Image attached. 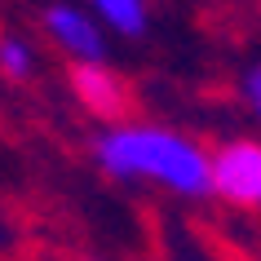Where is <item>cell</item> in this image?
Instances as JSON below:
<instances>
[{
  "label": "cell",
  "instance_id": "5b68a950",
  "mask_svg": "<svg viewBox=\"0 0 261 261\" xmlns=\"http://www.w3.org/2000/svg\"><path fill=\"white\" fill-rule=\"evenodd\" d=\"M89 14L102 22V31H115L124 40H142L151 27L146 0H89Z\"/></svg>",
  "mask_w": 261,
  "mask_h": 261
},
{
  "label": "cell",
  "instance_id": "8992f818",
  "mask_svg": "<svg viewBox=\"0 0 261 261\" xmlns=\"http://www.w3.org/2000/svg\"><path fill=\"white\" fill-rule=\"evenodd\" d=\"M0 75L14 84H27L36 75V49L27 36H0Z\"/></svg>",
  "mask_w": 261,
  "mask_h": 261
},
{
  "label": "cell",
  "instance_id": "3957f363",
  "mask_svg": "<svg viewBox=\"0 0 261 261\" xmlns=\"http://www.w3.org/2000/svg\"><path fill=\"white\" fill-rule=\"evenodd\" d=\"M40 27L62 58H71V62H107V31L89 9L67 5V0L49 5L40 14Z\"/></svg>",
  "mask_w": 261,
  "mask_h": 261
},
{
  "label": "cell",
  "instance_id": "277c9868",
  "mask_svg": "<svg viewBox=\"0 0 261 261\" xmlns=\"http://www.w3.org/2000/svg\"><path fill=\"white\" fill-rule=\"evenodd\" d=\"M67 84H71V97L89 115H97V120H107V124H120V115L128 111V84L107 62H71Z\"/></svg>",
  "mask_w": 261,
  "mask_h": 261
},
{
  "label": "cell",
  "instance_id": "7a4b0ae2",
  "mask_svg": "<svg viewBox=\"0 0 261 261\" xmlns=\"http://www.w3.org/2000/svg\"><path fill=\"white\" fill-rule=\"evenodd\" d=\"M213 168V195L234 208H261V142L234 138L221 142L217 151H208Z\"/></svg>",
  "mask_w": 261,
  "mask_h": 261
},
{
  "label": "cell",
  "instance_id": "52a82bcc",
  "mask_svg": "<svg viewBox=\"0 0 261 261\" xmlns=\"http://www.w3.org/2000/svg\"><path fill=\"white\" fill-rule=\"evenodd\" d=\"M244 97H248V107H252V115L261 120V67H252L244 75Z\"/></svg>",
  "mask_w": 261,
  "mask_h": 261
},
{
  "label": "cell",
  "instance_id": "6da1fadb",
  "mask_svg": "<svg viewBox=\"0 0 261 261\" xmlns=\"http://www.w3.org/2000/svg\"><path fill=\"white\" fill-rule=\"evenodd\" d=\"M93 164L111 181H146L177 199H208L213 195V168L208 151L195 138L146 120L107 124L93 138Z\"/></svg>",
  "mask_w": 261,
  "mask_h": 261
}]
</instances>
